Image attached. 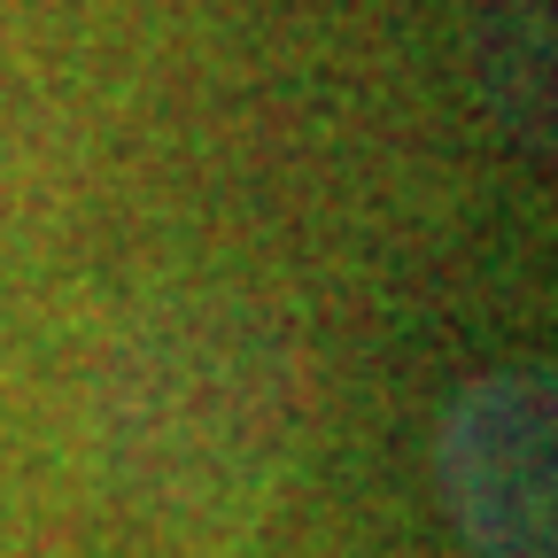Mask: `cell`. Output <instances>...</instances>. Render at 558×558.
I'll return each mask as SVG.
<instances>
[{
    "label": "cell",
    "mask_w": 558,
    "mask_h": 558,
    "mask_svg": "<svg viewBox=\"0 0 558 558\" xmlns=\"http://www.w3.org/2000/svg\"><path fill=\"white\" fill-rule=\"evenodd\" d=\"M442 488H450L458 527L488 558L550 550V388L543 373H497L458 403L442 435Z\"/></svg>",
    "instance_id": "1"
}]
</instances>
